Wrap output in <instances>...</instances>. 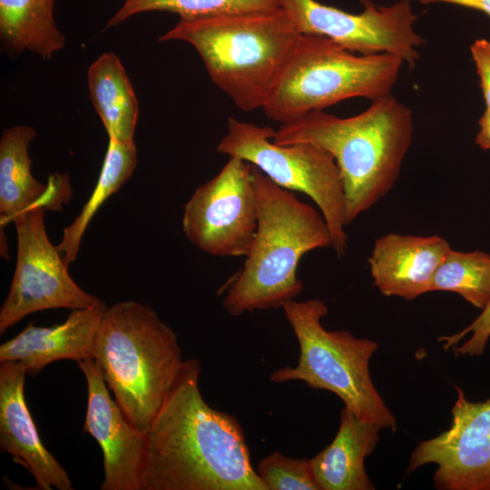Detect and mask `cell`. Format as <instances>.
<instances>
[{"instance_id": "cell-1", "label": "cell", "mask_w": 490, "mask_h": 490, "mask_svg": "<svg viewBox=\"0 0 490 490\" xmlns=\"http://www.w3.org/2000/svg\"><path fill=\"white\" fill-rule=\"evenodd\" d=\"M201 372L198 359L183 360L145 433L142 490H267L238 419L204 400Z\"/></svg>"}, {"instance_id": "cell-2", "label": "cell", "mask_w": 490, "mask_h": 490, "mask_svg": "<svg viewBox=\"0 0 490 490\" xmlns=\"http://www.w3.org/2000/svg\"><path fill=\"white\" fill-rule=\"evenodd\" d=\"M413 132L412 111L390 94L352 117L309 112L280 124L271 140L279 145L311 143L332 155L342 181L348 226L393 188Z\"/></svg>"}, {"instance_id": "cell-3", "label": "cell", "mask_w": 490, "mask_h": 490, "mask_svg": "<svg viewBox=\"0 0 490 490\" xmlns=\"http://www.w3.org/2000/svg\"><path fill=\"white\" fill-rule=\"evenodd\" d=\"M257 194L255 236L242 268L229 283L222 305L239 317L282 307L303 290L298 278L302 257L331 247L328 226L320 211L280 188L251 164Z\"/></svg>"}, {"instance_id": "cell-4", "label": "cell", "mask_w": 490, "mask_h": 490, "mask_svg": "<svg viewBox=\"0 0 490 490\" xmlns=\"http://www.w3.org/2000/svg\"><path fill=\"white\" fill-rule=\"evenodd\" d=\"M281 7L180 19L160 42L191 44L210 78L244 112L262 108L300 36Z\"/></svg>"}, {"instance_id": "cell-5", "label": "cell", "mask_w": 490, "mask_h": 490, "mask_svg": "<svg viewBox=\"0 0 490 490\" xmlns=\"http://www.w3.org/2000/svg\"><path fill=\"white\" fill-rule=\"evenodd\" d=\"M93 359L124 414L146 433L183 363L175 332L150 306L120 301L103 316Z\"/></svg>"}, {"instance_id": "cell-6", "label": "cell", "mask_w": 490, "mask_h": 490, "mask_svg": "<svg viewBox=\"0 0 490 490\" xmlns=\"http://www.w3.org/2000/svg\"><path fill=\"white\" fill-rule=\"evenodd\" d=\"M403 64L390 54H355L325 36L301 34L262 109L282 124L343 100L387 97Z\"/></svg>"}, {"instance_id": "cell-7", "label": "cell", "mask_w": 490, "mask_h": 490, "mask_svg": "<svg viewBox=\"0 0 490 490\" xmlns=\"http://www.w3.org/2000/svg\"><path fill=\"white\" fill-rule=\"evenodd\" d=\"M299 346L295 367L273 371L274 383L305 382L316 389L337 395L358 417L395 431L397 420L374 386L369 361L377 342L348 331H328L321 324L328 309L319 299L290 300L281 307Z\"/></svg>"}, {"instance_id": "cell-8", "label": "cell", "mask_w": 490, "mask_h": 490, "mask_svg": "<svg viewBox=\"0 0 490 490\" xmlns=\"http://www.w3.org/2000/svg\"><path fill=\"white\" fill-rule=\"evenodd\" d=\"M275 131L230 117L227 133L217 152L240 158L260 169L282 189L299 191L318 205L331 235V247L338 258L346 251L345 196L337 163L327 151L308 142L279 145L271 138Z\"/></svg>"}, {"instance_id": "cell-9", "label": "cell", "mask_w": 490, "mask_h": 490, "mask_svg": "<svg viewBox=\"0 0 490 490\" xmlns=\"http://www.w3.org/2000/svg\"><path fill=\"white\" fill-rule=\"evenodd\" d=\"M43 207L18 215L16 265L9 292L0 309V333L25 316L50 309H85L102 299L73 279L62 254L50 241Z\"/></svg>"}, {"instance_id": "cell-10", "label": "cell", "mask_w": 490, "mask_h": 490, "mask_svg": "<svg viewBox=\"0 0 490 490\" xmlns=\"http://www.w3.org/2000/svg\"><path fill=\"white\" fill-rule=\"evenodd\" d=\"M364 10L352 14L316 0H281L302 34L325 36L346 50L362 55L390 54L412 68L425 40L415 31L417 15L409 0L391 6H377L360 0Z\"/></svg>"}, {"instance_id": "cell-11", "label": "cell", "mask_w": 490, "mask_h": 490, "mask_svg": "<svg viewBox=\"0 0 490 490\" xmlns=\"http://www.w3.org/2000/svg\"><path fill=\"white\" fill-rule=\"evenodd\" d=\"M258 220L251 164L230 157L220 172L199 186L184 206L182 230L201 251L246 257Z\"/></svg>"}, {"instance_id": "cell-12", "label": "cell", "mask_w": 490, "mask_h": 490, "mask_svg": "<svg viewBox=\"0 0 490 490\" xmlns=\"http://www.w3.org/2000/svg\"><path fill=\"white\" fill-rule=\"evenodd\" d=\"M455 388L451 426L416 446L407 472L435 464L436 489L490 490V398L472 402L460 387Z\"/></svg>"}, {"instance_id": "cell-13", "label": "cell", "mask_w": 490, "mask_h": 490, "mask_svg": "<svg viewBox=\"0 0 490 490\" xmlns=\"http://www.w3.org/2000/svg\"><path fill=\"white\" fill-rule=\"evenodd\" d=\"M87 385L83 432L93 436L103 456L101 490H142L146 435L113 399L102 370L93 358L77 362Z\"/></svg>"}, {"instance_id": "cell-14", "label": "cell", "mask_w": 490, "mask_h": 490, "mask_svg": "<svg viewBox=\"0 0 490 490\" xmlns=\"http://www.w3.org/2000/svg\"><path fill=\"white\" fill-rule=\"evenodd\" d=\"M23 364L0 362V450L24 466L42 490H73L71 479L44 446L24 398Z\"/></svg>"}, {"instance_id": "cell-15", "label": "cell", "mask_w": 490, "mask_h": 490, "mask_svg": "<svg viewBox=\"0 0 490 490\" xmlns=\"http://www.w3.org/2000/svg\"><path fill=\"white\" fill-rule=\"evenodd\" d=\"M450 249L436 235H384L376 240L368 258L374 284L384 296L408 300L431 292L434 276Z\"/></svg>"}, {"instance_id": "cell-16", "label": "cell", "mask_w": 490, "mask_h": 490, "mask_svg": "<svg viewBox=\"0 0 490 490\" xmlns=\"http://www.w3.org/2000/svg\"><path fill=\"white\" fill-rule=\"evenodd\" d=\"M105 303L72 309L67 318L52 327L28 324L19 334L0 346V362L24 365L31 377L61 359L80 362L93 358L96 335L106 310Z\"/></svg>"}, {"instance_id": "cell-17", "label": "cell", "mask_w": 490, "mask_h": 490, "mask_svg": "<svg viewBox=\"0 0 490 490\" xmlns=\"http://www.w3.org/2000/svg\"><path fill=\"white\" fill-rule=\"evenodd\" d=\"M36 136L34 128L17 125L5 129L0 139V220L5 226L18 215L37 207L61 211L71 197L69 177L50 175L47 184L31 172L30 142Z\"/></svg>"}, {"instance_id": "cell-18", "label": "cell", "mask_w": 490, "mask_h": 490, "mask_svg": "<svg viewBox=\"0 0 490 490\" xmlns=\"http://www.w3.org/2000/svg\"><path fill=\"white\" fill-rule=\"evenodd\" d=\"M379 425L364 420L344 407L333 441L310 459L320 490H373L365 459L375 449Z\"/></svg>"}, {"instance_id": "cell-19", "label": "cell", "mask_w": 490, "mask_h": 490, "mask_svg": "<svg viewBox=\"0 0 490 490\" xmlns=\"http://www.w3.org/2000/svg\"><path fill=\"white\" fill-rule=\"evenodd\" d=\"M87 78L90 100L108 138L133 142L139 103L119 57L103 54L90 65Z\"/></svg>"}, {"instance_id": "cell-20", "label": "cell", "mask_w": 490, "mask_h": 490, "mask_svg": "<svg viewBox=\"0 0 490 490\" xmlns=\"http://www.w3.org/2000/svg\"><path fill=\"white\" fill-rule=\"evenodd\" d=\"M54 1L0 0V38L8 54L28 50L48 60L64 47L54 16Z\"/></svg>"}, {"instance_id": "cell-21", "label": "cell", "mask_w": 490, "mask_h": 490, "mask_svg": "<svg viewBox=\"0 0 490 490\" xmlns=\"http://www.w3.org/2000/svg\"><path fill=\"white\" fill-rule=\"evenodd\" d=\"M137 164L133 142L109 138V142L95 188L79 215L66 228L56 246L67 266L76 260L81 240L93 215L111 195L132 176Z\"/></svg>"}, {"instance_id": "cell-22", "label": "cell", "mask_w": 490, "mask_h": 490, "mask_svg": "<svg viewBox=\"0 0 490 490\" xmlns=\"http://www.w3.org/2000/svg\"><path fill=\"white\" fill-rule=\"evenodd\" d=\"M431 291H450L482 309L490 299V254L452 248L438 267Z\"/></svg>"}, {"instance_id": "cell-23", "label": "cell", "mask_w": 490, "mask_h": 490, "mask_svg": "<svg viewBox=\"0 0 490 490\" xmlns=\"http://www.w3.org/2000/svg\"><path fill=\"white\" fill-rule=\"evenodd\" d=\"M281 6V0H124L109 19L105 29L116 27L132 15L164 11L180 19L195 20L218 15L270 10Z\"/></svg>"}, {"instance_id": "cell-24", "label": "cell", "mask_w": 490, "mask_h": 490, "mask_svg": "<svg viewBox=\"0 0 490 490\" xmlns=\"http://www.w3.org/2000/svg\"><path fill=\"white\" fill-rule=\"evenodd\" d=\"M256 471L267 490H320L310 459L289 457L275 451L258 463Z\"/></svg>"}, {"instance_id": "cell-25", "label": "cell", "mask_w": 490, "mask_h": 490, "mask_svg": "<svg viewBox=\"0 0 490 490\" xmlns=\"http://www.w3.org/2000/svg\"><path fill=\"white\" fill-rule=\"evenodd\" d=\"M490 338V299L479 316L461 331L441 336L438 340L444 349L453 348L457 357L481 356Z\"/></svg>"}, {"instance_id": "cell-26", "label": "cell", "mask_w": 490, "mask_h": 490, "mask_svg": "<svg viewBox=\"0 0 490 490\" xmlns=\"http://www.w3.org/2000/svg\"><path fill=\"white\" fill-rule=\"evenodd\" d=\"M470 51L480 79L486 110L490 111V41L477 39L471 45Z\"/></svg>"}, {"instance_id": "cell-27", "label": "cell", "mask_w": 490, "mask_h": 490, "mask_svg": "<svg viewBox=\"0 0 490 490\" xmlns=\"http://www.w3.org/2000/svg\"><path fill=\"white\" fill-rule=\"evenodd\" d=\"M423 5L433 3H448L465 7L473 8L490 16V0H416Z\"/></svg>"}, {"instance_id": "cell-28", "label": "cell", "mask_w": 490, "mask_h": 490, "mask_svg": "<svg viewBox=\"0 0 490 490\" xmlns=\"http://www.w3.org/2000/svg\"><path fill=\"white\" fill-rule=\"evenodd\" d=\"M479 131L475 137V143L483 150H490V111L486 110L480 117Z\"/></svg>"}]
</instances>
